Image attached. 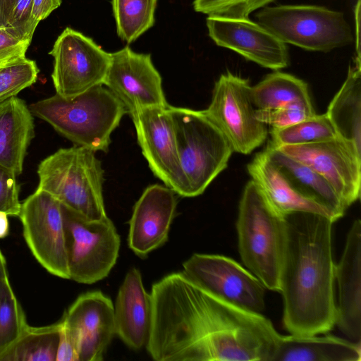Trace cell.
<instances>
[{"mask_svg":"<svg viewBox=\"0 0 361 361\" xmlns=\"http://www.w3.org/2000/svg\"><path fill=\"white\" fill-rule=\"evenodd\" d=\"M286 245L279 291L285 329L293 335L325 334L336 325V264L332 254V219L296 212L285 216Z\"/></svg>","mask_w":361,"mask_h":361,"instance_id":"1","label":"cell"},{"mask_svg":"<svg viewBox=\"0 0 361 361\" xmlns=\"http://www.w3.org/2000/svg\"><path fill=\"white\" fill-rule=\"evenodd\" d=\"M33 116L49 123L75 145L94 152L109 151L111 135L128 111L104 85L72 98L54 95L32 103Z\"/></svg>","mask_w":361,"mask_h":361,"instance_id":"2","label":"cell"},{"mask_svg":"<svg viewBox=\"0 0 361 361\" xmlns=\"http://www.w3.org/2000/svg\"><path fill=\"white\" fill-rule=\"evenodd\" d=\"M236 228L243 262L266 288L279 292L286 220L272 209L252 180L245 185L240 200Z\"/></svg>","mask_w":361,"mask_h":361,"instance_id":"3","label":"cell"},{"mask_svg":"<svg viewBox=\"0 0 361 361\" xmlns=\"http://www.w3.org/2000/svg\"><path fill=\"white\" fill-rule=\"evenodd\" d=\"M37 190L90 220L107 217L104 197V171L95 152L74 145L43 159L37 169Z\"/></svg>","mask_w":361,"mask_h":361,"instance_id":"4","label":"cell"},{"mask_svg":"<svg viewBox=\"0 0 361 361\" xmlns=\"http://www.w3.org/2000/svg\"><path fill=\"white\" fill-rule=\"evenodd\" d=\"M168 109L190 197L198 196L227 167L233 151L202 110L169 104Z\"/></svg>","mask_w":361,"mask_h":361,"instance_id":"5","label":"cell"},{"mask_svg":"<svg viewBox=\"0 0 361 361\" xmlns=\"http://www.w3.org/2000/svg\"><path fill=\"white\" fill-rule=\"evenodd\" d=\"M260 25L285 44L327 52L353 41L343 13L310 5L266 6L256 14Z\"/></svg>","mask_w":361,"mask_h":361,"instance_id":"6","label":"cell"},{"mask_svg":"<svg viewBox=\"0 0 361 361\" xmlns=\"http://www.w3.org/2000/svg\"><path fill=\"white\" fill-rule=\"evenodd\" d=\"M62 206L70 279L91 284L108 276L116 263L121 240L108 216L90 220Z\"/></svg>","mask_w":361,"mask_h":361,"instance_id":"7","label":"cell"},{"mask_svg":"<svg viewBox=\"0 0 361 361\" xmlns=\"http://www.w3.org/2000/svg\"><path fill=\"white\" fill-rule=\"evenodd\" d=\"M249 81L230 72L216 81L212 101L202 110L221 131L233 152L247 154L262 145L268 137L267 126L255 116Z\"/></svg>","mask_w":361,"mask_h":361,"instance_id":"8","label":"cell"},{"mask_svg":"<svg viewBox=\"0 0 361 361\" xmlns=\"http://www.w3.org/2000/svg\"><path fill=\"white\" fill-rule=\"evenodd\" d=\"M183 268L192 282L216 298L250 312L264 311L265 286L233 259L195 253Z\"/></svg>","mask_w":361,"mask_h":361,"instance_id":"9","label":"cell"},{"mask_svg":"<svg viewBox=\"0 0 361 361\" xmlns=\"http://www.w3.org/2000/svg\"><path fill=\"white\" fill-rule=\"evenodd\" d=\"M49 54L54 58L51 78L56 94L72 98L103 85L111 53L102 49L92 38L66 27Z\"/></svg>","mask_w":361,"mask_h":361,"instance_id":"10","label":"cell"},{"mask_svg":"<svg viewBox=\"0 0 361 361\" xmlns=\"http://www.w3.org/2000/svg\"><path fill=\"white\" fill-rule=\"evenodd\" d=\"M25 242L50 274L70 279L62 206L49 193L36 190L21 203L18 215Z\"/></svg>","mask_w":361,"mask_h":361,"instance_id":"11","label":"cell"},{"mask_svg":"<svg viewBox=\"0 0 361 361\" xmlns=\"http://www.w3.org/2000/svg\"><path fill=\"white\" fill-rule=\"evenodd\" d=\"M168 106L142 109L130 116L142 155L153 174L177 195L190 197Z\"/></svg>","mask_w":361,"mask_h":361,"instance_id":"12","label":"cell"},{"mask_svg":"<svg viewBox=\"0 0 361 361\" xmlns=\"http://www.w3.org/2000/svg\"><path fill=\"white\" fill-rule=\"evenodd\" d=\"M276 147L320 174L347 208L360 199L361 153L349 142L336 136L318 142Z\"/></svg>","mask_w":361,"mask_h":361,"instance_id":"13","label":"cell"},{"mask_svg":"<svg viewBox=\"0 0 361 361\" xmlns=\"http://www.w3.org/2000/svg\"><path fill=\"white\" fill-rule=\"evenodd\" d=\"M103 85L122 102L129 115L142 109L169 105L161 76L151 55L137 53L128 46L111 53Z\"/></svg>","mask_w":361,"mask_h":361,"instance_id":"14","label":"cell"},{"mask_svg":"<svg viewBox=\"0 0 361 361\" xmlns=\"http://www.w3.org/2000/svg\"><path fill=\"white\" fill-rule=\"evenodd\" d=\"M209 35L219 47L231 49L262 67L278 71L289 65L286 44L249 18L208 16Z\"/></svg>","mask_w":361,"mask_h":361,"instance_id":"15","label":"cell"},{"mask_svg":"<svg viewBox=\"0 0 361 361\" xmlns=\"http://www.w3.org/2000/svg\"><path fill=\"white\" fill-rule=\"evenodd\" d=\"M77 344L78 361H100L116 334L114 306L100 290L79 295L61 318Z\"/></svg>","mask_w":361,"mask_h":361,"instance_id":"16","label":"cell"},{"mask_svg":"<svg viewBox=\"0 0 361 361\" xmlns=\"http://www.w3.org/2000/svg\"><path fill=\"white\" fill-rule=\"evenodd\" d=\"M177 195L166 185L148 186L136 202L129 221L128 245L145 257L168 239L176 215Z\"/></svg>","mask_w":361,"mask_h":361,"instance_id":"17","label":"cell"},{"mask_svg":"<svg viewBox=\"0 0 361 361\" xmlns=\"http://www.w3.org/2000/svg\"><path fill=\"white\" fill-rule=\"evenodd\" d=\"M338 288L336 324L354 342L361 338V221H353L335 269Z\"/></svg>","mask_w":361,"mask_h":361,"instance_id":"18","label":"cell"},{"mask_svg":"<svg viewBox=\"0 0 361 361\" xmlns=\"http://www.w3.org/2000/svg\"><path fill=\"white\" fill-rule=\"evenodd\" d=\"M247 169L269 205L281 216L308 212L326 216L336 221L327 208L298 190L264 149L255 154Z\"/></svg>","mask_w":361,"mask_h":361,"instance_id":"19","label":"cell"},{"mask_svg":"<svg viewBox=\"0 0 361 361\" xmlns=\"http://www.w3.org/2000/svg\"><path fill=\"white\" fill-rule=\"evenodd\" d=\"M114 306L116 334L130 348L140 349L149 337L152 302L137 269L126 274Z\"/></svg>","mask_w":361,"mask_h":361,"instance_id":"20","label":"cell"},{"mask_svg":"<svg viewBox=\"0 0 361 361\" xmlns=\"http://www.w3.org/2000/svg\"><path fill=\"white\" fill-rule=\"evenodd\" d=\"M25 101L13 97L0 102V164L18 176L27 149L35 136V125Z\"/></svg>","mask_w":361,"mask_h":361,"instance_id":"21","label":"cell"},{"mask_svg":"<svg viewBox=\"0 0 361 361\" xmlns=\"http://www.w3.org/2000/svg\"><path fill=\"white\" fill-rule=\"evenodd\" d=\"M360 343L334 335L281 336L272 361H360Z\"/></svg>","mask_w":361,"mask_h":361,"instance_id":"22","label":"cell"},{"mask_svg":"<svg viewBox=\"0 0 361 361\" xmlns=\"http://www.w3.org/2000/svg\"><path fill=\"white\" fill-rule=\"evenodd\" d=\"M361 60L355 57L347 77L328 106L326 115L340 138L361 153Z\"/></svg>","mask_w":361,"mask_h":361,"instance_id":"23","label":"cell"},{"mask_svg":"<svg viewBox=\"0 0 361 361\" xmlns=\"http://www.w3.org/2000/svg\"><path fill=\"white\" fill-rule=\"evenodd\" d=\"M264 150L300 192L327 208L336 221L344 215L348 208L320 174L283 153L269 142Z\"/></svg>","mask_w":361,"mask_h":361,"instance_id":"24","label":"cell"},{"mask_svg":"<svg viewBox=\"0 0 361 361\" xmlns=\"http://www.w3.org/2000/svg\"><path fill=\"white\" fill-rule=\"evenodd\" d=\"M250 97L257 109H275L292 106L313 107L308 85L295 76L275 71L250 87Z\"/></svg>","mask_w":361,"mask_h":361,"instance_id":"25","label":"cell"},{"mask_svg":"<svg viewBox=\"0 0 361 361\" xmlns=\"http://www.w3.org/2000/svg\"><path fill=\"white\" fill-rule=\"evenodd\" d=\"M60 322L35 327L30 325L0 353V361H56Z\"/></svg>","mask_w":361,"mask_h":361,"instance_id":"26","label":"cell"},{"mask_svg":"<svg viewBox=\"0 0 361 361\" xmlns=\"http://www.w3.org/2000/svg\"><path fill=\"white\" fill-rule=\"evenodd\" d=\"M157 0H111L118 36L130 44L155 22Z\"/></svg>","mask_w":361,"mask_h":361,"instance_id":"27","label":"cell"},{"mask_svg":"<svg viewBox=\"0 0 361 361\" xmlns=\"http://www.w3.org/2000/svg\"><path fill=\"white\" fill-rule=\"evenodd\" d=\"M269 142L276 147L318 142L337 136L326 114H316L283 128H271Z\"/></svg>","mask_w":361,"mask_h":361,"instance_id":"28","label":"cell"},{"mask_svg":"<svg viewBox=\"0 0 361 361\" xmlns=\"http://www.w3.org/2000/svg\"><path fill=\"white\" fill-rule=\"evenodd\" d=\"M28 325L8 275H0V353L16 340Z\"/></svg>","mask_w":361,"mask_h":361,"instance_id":"29","label":"cell"},{"mask_svg":"<svg viewBox=\"0 0 361 361\" xmlns=\"http://www.w3.org/2000/svg\"><path fill=\"white\" fill-rule=\"evenodd\" d=\"M39 69L35 61L23 57L0 66V102L35 82Z\"/></svg>","mask_w":361,"mask_h":361,"instance_id":"30","label":"cell"},{"mask_svg":"<svg viewBox=\"0 0 361 361\" xmlns=\"http://www.w3.org/2000/svg\"><path fill=\"white\" fill-rule=\"evenodd\" d=\"M275 0H195L196 12L227 18H248L254 11L266 7Z\"/></svg>","mask_w":361,"mask_h":361,"instance_id":"31","label":"cell"},{"mask_svg":"<svg viewBox=\"0 0 361 361\" xmlns=\"http://www.w3.org/2000/svg\"><path fill=\"white\" fill-rule=\"evenodd\" d=\"M314 107L292 106L275 109H257L255 118L271 128H283L315 115Z\"/></svg>","mask_w":361,"mask_h":361,"instance_id":"32","label":"cell"},{"mask_svg":"<svg viewBox=\"0 0 361 361\" xmlns=\"http://www.w3.org/2000/svg\"><path fill=\"white\" fill-rule=\"evenodd\" d=\"M37 25L32 16V0H17L6 27L21 39L31 42Z\"/></svg>","mask_w":361,"mask_h":361,"instance_id":"33","label":"cell"},{"mask_svg":"<svg viewBox=\"0 0 361 361\" xmlns=\"http://www.w3.org/2000/svg\"><path fill=\"white\" fill-rule=\"evenodd\" d=\"M16 177L14 171L0 164V211L8 216H18L20 210Z\"/></svg>","mask_w":361,"mask_h":361,"instance_id":"34","label":"cell"},{"mask_svg":"<svg viewBox=\"0 0 361 361\" xmlns=\"http://www.w3.org/2000/svg\"><path fill=\"white\" fill-rule=\"evenodd\" d=\"M30 42L23 40L7 27H0V66L25 57Z\"/></svg>","mask_w":361,"mask_h":361,"instance_id":"35","label":"cell"},{"mask_svg":"<svg viewBox=\"0 0 361 361\" xmlns=\"http://www.w3.org/2000/svg\"><path fill=\"white\" fill-rule=\"evenodd\" d=\"M59 322V342L56 361H78L76 341L62 319Z\"/></svg>","mask_w":361,"mask_h":361,"instance_id":"36","label":"cell"},{"mask_svg":"<svg viewBox=\"0 0 361 361\" xmlns=\"http://www.w3.org/2000/svg\"><path fill=\"white\" fill-rule=\"evenodd\" d=\"M61 0H32V16L39 23L60 6Z\"/></svg>","mask_w":361,"mask_h":361,"instance_id":"37","label":"cell"},{"mask_svg":"<svg viewBox=\"0 0 361 361\" xmlns=\"http://www.w3.org/2000/svg\"><path fill=\"white\" fill-rule=\"evenodd\" d=\"M17 0H0V27L8 24L11 13Z\"/></svg>","mask_w":361,"mask_h":361,"instance_id":"38","label":"cell"},{"mask_svg":"<svg viewBox=\"0 0 361 361\" xmlns=\"http://www.w3.org/2000/svg\"><path fill=\"white\" fill-rule=\"evenodd\" d=\"M9 232L8 214L0 211V238L6 237Z\"/></svg>","mask_w":361,"mask_h":361,"instance_id":"39","label":"cell"},{"mask_svg":"<svg viewBox=\"0 0 361 361\" xmlns=\"http://www.w3.org/2000/svg\"><path fill=\"white\" fill-rule=\"evenodd\" d=\"M8 274L6 261L0 250V275Z\"/></svg>","mask_w":361,"mask_h":361,"instance_id":"40","label":"cell"}]
</instances>
